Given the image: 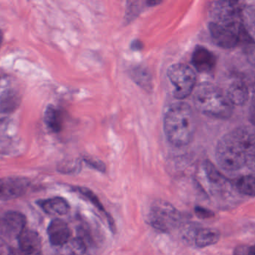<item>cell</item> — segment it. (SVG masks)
Instances as JSON below:
<instances>
[{
  "label": "cell",
  "mask_w": 255,
  "mask_h": 255,
  "mask_svg": "<svg viewBox=\"0 0 255 255\" xmlns=\"http://www.w3.org/2000/svg\"><path fill=\"white\" fill-rule=\"evenodd\" d=\"M216 159L222 169L236 171L255 162V133L246 128H236L218 141Z\"/></svg>",
  "instance_id": "obj_1"
},
{
  "label": "cell",
  "mask_w": 255,
  "mask_h": 255,
  "mask_svg": "<svg viewBox=\"0 0 255 255\" xmlns=\"http://www.w3.org/2000/svg\"><path fill=\"white\" fill-rule=\"evenodd\" d=\"M195 120L189 104L181 101L171 104L164 117V132L168 141L177 147L190 144L195 135Z\"/></svg>",
  "instance_id": "obj_2"
},
{
  "label": "cell",
  "mask_w": 255,
  "mask_h": 255,
  "mask_svg": "<svg viewBox=\"0 0 255 255\" xmlns=\"http://www.w3.org/2000/svg\"><path fill=\"white\" fill-rule=\"evenodd\" d=\"M193 101L198 112L213 119H229L234 112V106L226 93L211 83L200 84L195 89Z\"/></svg>",
  "instance_id": "obj_3"
},
{
  "label": "cell",
  "mask_w": 255,
  "mask_h": 255,
  "mask_svg": "<svg viewBox=\"0 0 255 255\" xmlns=\"http://www.w3.org/2000/svg\"><path fill=\"white\" fill-rule=\"evenodd\" d=\"M147 219L153 228L161 232L168 233L180 225L181 215L168 201L157 200L150 205Z\"/></svg>",
  "instance_id": "obj_4"
},
{
  "label": "cell",
  "mask_w": 255,
  "mask_h": 255,
  "mask_svg": "<svg viewBox=\"0 0 255 255\" xmlns=\"http://www.w3.org/2000/svg\"><path fill=\"white\" fill-rule=\"evenodd\" d=\"M167 76L174 87L173 95L176 99H186L195 91L196 74L189 65L183 63L171 65L167 71Z\"/></svg>",
  "instance_id": "obj_5"
},
{
  "label": "cell",
  "mask_w": 255,
  "mask_h": 255,
  "mask_svg": "<svg viewBox=\"0 0 255 255\" xmlns=\"http://www.w3.org/2000/svg\"><path fill=\"white\" fill-rule=\"evenodd\" d=\"M211 22L230 26L244 28L243 23V8L238 2L234 1H217L213 2L210 10Z\"/></svg>",
  "instance_id": "obj_6"
},
{
  "label": "cell",
  "mask_w": 255,
  "mask_h": 255,
  "mask_svg": "<svg viewBox=\"0 0 255 255\" xmlns=\"http://www.w3.org/2000/svg\"><path fill=\"white\" fill-rule=\"evenodd\" d=\"M209 31L213 42L222 48H234L240 43L248 40L244 28L229 27L210 22Z\"/></svg>",
  "instance_id": "obj_7"
},
{
  "label": "cell",
  "mask_w": 255,
  "mask_h": 255,
  "mask_svg": "<svg viewBox=\"0 0 255 255\" xmlns=\"http://www.w3.org/2000/svg\"><path fill=\"white\" fill-rule=\"evenodd\" d=\"M26 216L17 211H8L4 213L1 219V234L8 240L18 239L26 227Z\"/></svg>",
  "instance_id": "obj_8"
},
{
  "label": "cell",
  "mask_w": 255,
  "mask_h": 255,
  "mask_svg": "<svg viewBox=\"0 0 255 255\" xmlns=\"http://www.w3.org/2000/svg\"><path fill=\"white\" fill-rule=\"evenodd\" d=\"M30 186V180L23 177H5L1 180L2 201H11L23 196Z\"/></svg>",
  "instance_id": "obj_9"
},
{
  "label": "cell",
  "mask_w": 255,
  "mask_h": 255,
  "mask_svg": "<svg viewBox=\"0 0 255 255\" xmlns=\"http://www.w3.org/2000/svg\"><path fill=\"white\" fill-rule=\"evenodd\" d=\"M17 240L18 249L11 251V255H42L41 238L36 231L26 229Z\"/></svg>",
  "instance_id": "obj_10"
},
{
  "label": "cell",
  "mask_w": 255,
  "mask_h": 255,
  "mask_svg": "<svg viewBox=\"0 0 255 255\" xmlns=\"http://www.w3.org/2000/svg\"><path fill=\"white\" fill-rule=\"evenodd\" d=\"M192 63L197 71L207 74L212 72L216 67V58L208 49L198 46L192 53Z\"/></svg>",
  "instance_id": "obj_11"
},
{
  "label": "cell",
  "mask_w": 255,
  "mask_h": 255,
  "mask_svg": "<svg viewBox=\"0 0 255 255\" xmlns=\"http://www.w3.org/2000/svg\"><path fill=\"white\" fill-rule=\"evenodd\" d=\"M47 234L50 243L54 246H62L68 243L71 232L65 221L56 219L52 221L47 228Z\"/></svg>",
  "instance_id": "obj_12"
},
{
  "label": "cell",
  "mask_w": 255,
  "mask_h": 255,
  "mask_svg": "<svg viewBox=\"0 0 255 255\" xmlns=\"http://www.w3.org/2000/svg\"><path fill=\"white\" fill-rule=\"evenodd\" d=\"M38 207L50 216H63L70 211L69 203L62 197H53L47 199L38 200Z\"/></svg>",
  "instance_id": "obj_13"
},
{
  "label": "cell",
  "mask_w": 255,
  "mask_h": 255,
  "mask_svg": "<svg viewBox=\"0 0 255 255\" xmlns=\"http://www.w3.org/2000/svg\"><path fill=\"white\" fill-rule=\"evenodd\" d=\"M225 93L234 107L244 105L249 98V88L242 80L233 81L228 86Z\"/></svg>",
  "instance_id": "obj_14"
},
{
  "label": "cell",
  "mask_w": 255,
  "mask_h": 255,
  "mask_svg": "<svg viewBox=\"0 0 255 255\" xmlns=\"http://www.w3.org/2000/svg\"><path fill=\"white\" fill-rule=\"evenodd\" d=\"M220 238V234L213 228H199L195 234L194 243L198 248L207 247L216 244Z\"/></svg>",
  "instance_id": "obj_15"
},
{
  "label": "cell",
  "mask_w": 255,
  "mask_h": 255,
  "mask_svg": "<svg viewBox=\"0 0 255 255\" xmlns=\"http://www.w3.org/2000/svg\"><path fill=\"white\" fill-rule=\"evenodd\" d=\"M72 189L73 190L75 191L77 193H80V195L85 197L86 199L89 200L101 213H103V214L107 217L109 225H110V229H111L112 231H114L115 230H116L115 229V223L113 218L107 213L105 207H104V205H103L102 203L100 201L98 197L97 196L92 190L87 189V188L80 187V186H75V187H72Z\"/></svg>",
  "instance_id": "obj_16"
},
{
  "label": "cell",
  "mask_w": 255,
  "mask_h": 255,
  "mask_svg": "<svg viewBox=\"0 0 255 255\" xmlns=\"http://www.w3.org/2000/svg\"><path fill=\"white\" fill-rule=\"evenodd\" d=\"M44 122L50 130L59 132L62 130V119L60 112L53 105L46 108L44 115Z\"/></svg>",
  "instance_id": "obj_17"
},
{
  "label": "cell",
  "mask_w": 255,
  "mask_h": 255,
  "mask_svg": "<svg viewBox=\"0 0 255 255\" xmlns=\"http://www.w3.org/2000/svg\"><path fill=\"white\" fill-rule=\"evenodd\" d=\"M234 185L240 193L255 196V174L242 176L236 179Z\"/></svg>",
  "instance_id": "obj_18"
},
{
  "label": "cell",
  "mask_w": 255,
  "mask_h": 255,
  "mask_svg": "<svg viewBox=\"0 0 255 255\" xmlns=\"http://www.w3.org/2000/svg\"><path fill=\"white\" fill-rule=\"evenodd\" d=\"M131 77L135 83L142 89L149 90L151 88V77L145 68L136 67L131 71Z\"/></svg>",
  "instance_id": "obj_19"
},
{
  "label": "cell",
  "mask_w": 255,
  "mask_h": 255,
  "mask_svg": "<svg viewBox=\"0 0 255 255\" xmlns=\"http://www.w3.org/2000/svg\"><path fill=\"white\" fill-rule=\"evenodd\" d=\"M204 169L207 179L210 183L215 185H222L225 182L224 176L210 161H206L204 164Z\"/></svg>",
  "instance_id": "obj_20"
},
{
  "label": "cell",
  "mask_w": 255,
  "mask_h": 255,
  "mask_svg": "<svg viewBox=\"0 0 255 255\" xmlns=\"http://www.w3.org/2000/svg\"><path fill=\"white\" fill-rule=\"evenodd\" d=\"M2 113H9L18 105V97L13 92H6L2 94Z\"/></svg>",
  "instance_id": "obj_21"
},
{
  "label": "cell",
  "mask_w": 255,
  "mask_h": 255,
  "mask_svg": "<svg viewBox=\"0 0 255 255\" xmlns=\"http://www.w3.org/2000/svg\"><path fill=\"white\" fill-rule=\"evenodd\" d=\"M194 210H195V215L200 219H211L214 216V213L205 207L196 206Z\"/></svg>",
  "instance_id": "obj_22"
},
{
  "label": "cell",
  "mask_w": 255,
  "mask_h": 255,
  "mask_svg": "<svg viewBox=\"0 0 255 255\" xmlns=\"http://www.w3.org/2000/svg\"><path fill=\"white\" fill-rule=\"evenodd\" d=\"M85 162L89 166L101 172H105L106 165L104 162L101 161L97 160V159H92V158H84Z\"/></svg>",
  "instance_id": "obj_23"
},
{
  "label": "cell",
  "mask_w": 255,
  "mask_h": 255,
  "mask_svg": "<svg viewBox=\"0 0 255 255\" xmlns=\"http://www.w3.org/2000/svg\"><path fill=\"white\" fill-rule=\"evenodd\" d=\"M129 3L131 5H128V10H127V15H128V19H130L131 17H135L138 15V13L139 12L140 9L138 8V2H130Z\"/></svg>",
  "instance_id": "obj_24"
},
{
  "label": "cell",
  "mask_w": 255,
  "mask_h": 255,
  "mask_svg": "<svg viewBox=\"0 0 255 255\" xmlns=\"http://www.w3.org/2000/svg\"><path fill=\"white\" fill-rule=\"evenodd\" d=\"M234 255H255V246L245 248L243 246L236 249Z\"/></svg>",
  "instance_id": "obj_25"
},
{
  "label": "cell",
  "mask_w": 255,
  "mask_h": 255,
  "mask_svg": "<svg viewBox=\"0 0 255 255\" xmlns=\"http://www.w3.org/2000/svg\"><path fill=\"white\" fill-rule=\"evenodd\" d=\"M249 121L254 126H255V95L252 98L249 108Z\"/></svg>",
  "instance_id": "obj_26"
},
{
  "label": "cell",
  "mask_w": 255,
  "mask_h": 255,
  "mask_svg": "<svg viewBox=\"0 0 255 255\" xmlns=\"http://www.w3.org/2000/svg\"><path fill=\"white\" fill-rule=\"evenodd\" d=\"M130 47L132 50L139 51V50H142L143 47H144V44L140 40L135 39L131 43Z\"/></svg>",
  "instance_id": "obj_27"
},
{
  "label": "cell",
  "mask_w": 255,
  "mask_h": 255,
  "mask_svg": "<svg viewBox=\"0 0 255 255\" xmlns=\"http://www.w3.org/2000/svg\"><path fill=\"white\" fill-rule=\"evenodd\" d=\"M251 17H252V26L255 32V5H253V8L251 10Z\"/></svg>",
  "instance_id": "obj_28"
},
{
  "label": "cell",
  "mask_w": 255,
  "mask_h": 255,
  "mask_svg": "<svg viewBox=\"0 0 255 255\" xmlns=\"http://www.w3.org/2000/svg\"><path fill=\"white\" fill-rule=\"evenodd\" d=\"M159 3H160V2H158V1H152V0L151 1H147V2H146L147 6H154V5Z\"/></svg>",
  "instance_id": "obj_29"
},
{
  "label": "cell",
  "mask_w": 255,
  "mask_h": 255,
  "mask_svg": "<svg viewBox=\"0 0 255 255\" xmlns=\"http://www.w3.org/2000/svg\"><path fill=\"white\" fill-rule=\"evenodd\" d=\"M252 86H253V90L255 93V82H254L253 85H252Z\"/></svg>",
  "instance_id": "obj_30"
}]
</instances>
